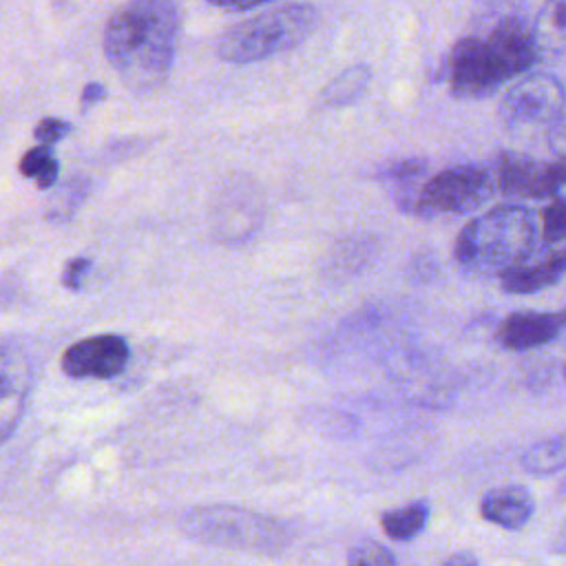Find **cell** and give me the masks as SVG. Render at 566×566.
Instances as JSON below:
<instances>
[{"label":"cell","mask_w":566,"mask_h":566,"mask_svg":"<svg viewBox=\"0 0 566 566\" xmlns=\"http://www.w3.org/2000/svg\"><path fill=\"white\" fill-rule=\"evenodd\" d=\"M347 562L354 566H363V564H374V566H391L398 562L396 553L387 546H382L380 542L374 539H363L358 544H354L347 553Z\"/></svg>","instance_id":"cell-22"},{"label":"cell","mask_w":566,"mask_h":566,"mask_svg":"<svg viewBox=\"0 0 566 566\" xmlns=\"http://www.w3.org/2000/svg\"><path fill=\"white\" fill-rule=\"evenodd\" d=\"M486 42L502 62V66L506 69L511 80L528 71L539 57V46L533 27L515 13L502 15L489 31Z\"/></svg>","instance_id":"cell-11"},{"label":"cell","mask_w":566,"mask_h":566,"mask_svg":"<svg viewBox=\"0 0 566 566\" xmlns=\"http://www.w3.org/2000/svg\"><path fill=\"white\" fill-rule=\"evenodd\" d=\"M91 190V184L84 177H75L66 181L46 203V219L49 221H69L80 203L86 199Z\"/></svg>","instance_id":"cell-20"},{"label":"cell","mask_w":566,"mask_h":566,"mask_svg":"<svg viewBox=\"0 0 566 566\" xmlns=\"http://www.w3.org/2000/svg\"><path fill=\"white\" fill-rule=\"evenodd\" d=\"M424 172H427V159L424 157H405V159H396V161L378 168L376 179L389 181L398 188V186L420 181V177Z\"/></svg>","instance_id":"cell-21"},{"label":"cell","mask_w":566,"mask_h":566,"mask_svg":"<svg viewBox=\"0 0 566 566\" xmlns=\"http://www.w3.org/2000/svg\"><path fill=\"white\" fill-rule=\"evenodd\" d=\"M13 391H22L20 382H18V376L0 369V396H7V394H13Z\"/></svg>","instance_id":"cell-30"},{"label":"cell","mask_w":566,"mask_h":566,"mask_svg":"<svg viewBox=\"0 0 566 566\" xmlns=\"http://www.w3.org/2000/svg\"><path fill=\"white\" fill-rule=\"evenodd\" d=\"M73 130V126L66 119H57V117H44L38 122V126L33 128V135L38 142L42 144H55L60 139H64L69 133Z\"/></svg>","instance_id":"cell-25"},{"label":"cell","mask_w":566,"mask_h":566,"mask_svg":"<svg viewBox=\"0 0 566 566\" xmlns=\"http://www.w3.org/2000/svg\"><path fill=\"white\" fill-rule=\"evenodd\" d=\"M520 464L526 473L533 475H553L566 469V431L553 433L539 442H535L533 447H528L522 458Z\"/></svg>","instance_id":"cell-17"},{"label":"cell","mask_w":566,"mask_h":566,"mask_svg":"<svg viewBox=\"0 0 566 566\" xmlns=\"http://www.w3.org/2000/svg\"><path fill=\"white\" fill-rule=\"evenodd\" d=\"M551 551L559 553V555H566V515L562 517L559 526L555 528V535L551 539Z\"/></svg>","instance_id":"cell-29"},{"label":"cell","mask_w":566,"mask_h":566,"mask_svg":"<svg viewBox=\"0 0 566 566\" xmlns=\"http://www.w3.org/2000/svg\"><path fill=\"white\" fill-rule=\"evenodd\" d=\"M537 221L533 210L515 203L473 217L455 239V261L473 276H502L522 265L535 250Z\"/></svg>","instance_id":"cell-2"},{"label":"cell","mask_w":566,"mask_h":566,"mask_svg":"<svg viewBox=\"0 0 566 566\" xmlns=\"http://www.w3.org/2000/svg\"><path fill=\"white\" fill-rule=\"evenodd\" d=\"M566 108V86L551 73H531L515 82L500 102V122L511 133H535Z\"/></svg>","instance_id":"cell-6"},{"label":"cell","mask_w":566,"mask_h":566,"mask_svg":"<svg viewBox=\"0 0 566 566\" xmlns=\"http://www.w3.org/2000/svg\"><path fill=\"white\" fill-rule=\"evenodd\" d=\"M208 2H212V4H217V7H226V9H232V4H234L237 0H208Z\"/></svg>","instance_id":"cell-33"},{"label":"cell","mask_w":566,"mask_h":566,"mask_svg":"<svg viewBox=\"0 0 566 566\" xmlns=\"http://www.w3.org/2000/svg\"><path fill=\"white\" fill-rule=\"evenodd\" d=\"M104 97H106V88H104L99 82H88V84L84 86V91H82L80 106H82V111H86L88 106L102 102Z\"/></svg>","instance_id":"cell-28"},{"label":"cell","mask_w":566,"mask_h":566,"mask_svg":"<svg viewBox=\"0 0 566 566\" xmlns=\"http://www.w3.org/2000/svg\"><path fill=\"white\" fill-rule=\"evenodd\" d=\"M265 217L261 186L245 175L230 177L217 192L210 226L221 243L237 245L252 239Z\"/></svg>","instance_id":"cell-7"},{"label":"cell","mask_w":566,"mask_h":566,"mask_svg":"<svg viewBox=\"0 0 566 566\" xmlns=\"http://www.w3.org/2000/svg\"><path fill=\"white\" fill-rule=\"evenodd\" d=\"M268 2H272V0H237L234 4H232V9H254V7H261V4H268Z\"/></svg>","instance_id":"cell-32"},{"label":"cell","mask_w":566,"mask_h":566,"mask_svg":"<svg viewBox=\"0 0 566 566\" xmlns=\"http://www.w3.org/2000/svg\"><path fill=\"white\" fill-rule=\"evenodd\" d=\"M22 405H24V389L0 396V442H4L11 436V431L18 427V420L22 416Z\"/></svg>","instance_id":"cell-24"},{"label":"cell","mask_w":566,"mask_h":566,"mask_svg":"<svg viewBox=\"0 0 566 566\" xmlns=\"http://www.w3.org/2000/svg\"><path fill=\"white\" fill-rule=\"evenodd\" d=\"M447 80L455 97L482 99L493 95L511 77L489 46L486 38L467 35L460 38L449 51Z\"/></svg>","instance_id":"cell-8"},{"label":"cell","mask_w":566,"mask_h":566,"mask_svg":"<svg viewBox=\"0 0 566 566\" xmlns=\"http://www.w3.org/2000/svg\"><path fill=\"white\" fill-rule=\"evenodd\" d=\"M533 511H535V502L531 491L517 484L491 489L480 502L482 517L506 531L522 528L533 517Z\"/></svg>","instance_id":"cell-13"},{"label":"cell","mask_w":566,"mask_h":566,"mask_svg":"<svg viewBox=\"0 0 566 566\" xmlns=\"http://www.w3.org/2000/svg\"><path fill=\"white\" fill-rule=\"evenodd\" d=\"M318 24V9L310 2L281 4L232 24L217 40V55L228 64L263 62L296 49Z\"/></svg>","instance_id":"cell-4"},{"label":"cell","mask_w":566,"mask_h":566,"mask_svg":"<svg viewBox=\"0 0 566 566\" xmlns=\"http://www.w3.org/2000/svg\"><path fill=\"white\" fill-rule=\"evenodd\" d=\"M495 186L506 197L544 199L566 186V159L542 161L522 153H500L495 157Z\"/></svg>","instance_id":"cell-9"},{"label":"cell","mask_w":566,"mask_h":566,"mask_svg":"<svg viewBox=\"0 0 566 566\" xmlns=\"http://www.w3.org/2000/svg\"><path fill=\"white\" fill-rule=\"evenodd\" d=\"M429 515H431L429 500H416L405 506L385 511L380 515V526L387 537H391L396 542H409L427 528Z\"/></svg>","instance_id":"cell-15"},{"label":"cell","mask_w":566,"mask_h":566,"mask_svg":"<svg viewBox=\"0 0 566 566\" xmlns=\"http://www.w3.org/2000/svg\"><path fill=\"white\" fill-rule=\"evenodd\" d=\"M548 148L555 153V157L566 159V108L548 128Z\"/></svg>","instance_id":"cell-26"},{"label":"cell","mask_w":566,"mask_h":566,"mask_svg":"<svg viewBox=\"0 0 566 566\" xmlns=\"http://www.w3.org/2000/svg\"><path fill=\"white\" fill-rule=\"evenodd\" d=\"M533 33L539 51L551 53L566 51V0H544L535 15Z\"/></svg>","instance_id":"cell-18"},{"label":"cell","mask_w":566,"mask_h":566,"mask_svg":"<svg viewBox=\"0 0 566 566\" xmlns=\"http://www.w3.org/2000/svg\"><path fill=\"white\" fill-rule=\"evenodd\" d=\"M566 327V310L513 312L495 329V340L511 352H528L555 340Z\"/></svg>","instance_id":"cell-12"},{"label":"cell","mask_w":566,"mask_h":566,"mask_svg":"<svg viewBox=\"0 0 566 566\" xmlns=\"http://www.w3.org/2000/svg\"><path fill=\"white\" fill-rule=\"evenodd\" d=\"M128 343L115 334H99L71 345L62 354V369L71 378H113L128 365Z\"/></svg>","instance_id":"cell-10"},{"label":"cell","mask_w":566,"mask_h":566,"mask_svg":"<svg viewBox=\"0 0 566 566\" xmlns=\"http://www.w3.org/2000/svg\"><path fill=\"white\" fill-rule=\"evenodd\" d=\"M566 274V250H555L533 265H517L504 272L502 290L506 294H535L555 285Z\"/></svg>","instance_id":"cell-14"},{"label":"cell","mask_w":566,"mask_h":566,"mask_svg":"<svg viewBox=\"0 0 566 566\" xmlns=\"http://www.w3.org/2000/svg\"><path fill=\"white\" fill-rule=\"evenodd\" d=\"M91 268V261L80 256V259H73L66 263L64 272H62V283L64 287L69 290H80V283H82V274Z\"/></svg>","instance_id":"cell-27"},{"label":"cell","mask_w":566,"mask_h":566,"mask_svg":"<svg viewBox=\"0 0 566 566\" xmlns=\"http://www.w3.org/2000/svg\"><path fill=\"white\" fill-rule=\"evenodd\" d=\"M371 84V69L367 64H352L340 71L323 91L321 102L329 108H340L358 102Z\"/></svg>","instance_id":"cell-16"},{"label":"cell","mask_w":566,"mask_h":566,"mask_svg":"<svg viewBox=\"0 0 566 566\" xmlns=\"http://www.w3.org/2000/svg\"><path fill=\"white\" fill-rule=\"evenodd\" d=\"M493 175L480 164H458L429 177L424 184L396 188L400 210L418 217L467 214L478 210L493 192Z\"/></svg>","instance_id":"cell-5"},{"label":"cell","mask_w":566,"mask_h":566,"mask_svg":"<svg viewBox=\"0 0 566 566\" xmlns=\"http://www.w3.org/2000/svg\"><path fill=\"white\" fill-rule=\"evenodd\" d=\"M181 531L199 544L270 557L292 542V528L283 520L234 504L195 506L184 513Z\"/></svg>","instance_id":"cell-3"},{"label":"cell","mask_w":566,"mask_h":566,"mask_svg":"<svg viewBox=\"0 0 566 566\" xmlns=\"http://www.w3.org/2000/svg\"><path fill=\"white\" fill-rule=\"evenodd\" d=\"M542 234L546 243L566 241V199L555 197L542 210Z\"/></svg>","instance_id":"cell-23"},{"label":"cell","mask_w":566,"mask_h":566,"mask_svg":"<svg viewBox=\"0 0 566 566\" xmlns=\"http://www.w3.org/2000/svg\"><path fill=\"white\" fill-rule=\"evenodd\" d=\"M442 564H447V566H475V564H480V559L475 555L462 551V553L449 555L447 559H442Z\"/></svg>","instance_id":"cell-31"},{"label":"cell","mask_w":566,"mask_h":566,"mask_svg":"<svg viewBox=\"0 0 566 566\" xmlns=\"http://www.w3.org/2000/svg\"><path fill=\"white\" fill-rule=\"evenodd\" d=\"M20 172L24 177L35 179L40 190L53 188V184L57 179V159L51 150V144L33 146L31 150H27L20 159Z\"/></svg>","instance_id":"cell-19"},{"label":"cell","mask_w":566,"mask_h":566,"mask_svg":"<svg viewBox=\"0 0 566 566\" xmlns=\"http://www.w3.org/2000/svg\"><path fill=\"white\" fill-rule=\"evenodd\" d=\"M177 0H124L106 22L104 53L135 93L159 88L175 62L179 40Z\"/></svg>","instance_id":"cell-1"},{"label":"cell","mask_w":566,"mask_h":566,"mask_svg":"<svg viewBox=\"0 0 566 566\" xmlns=\"http://www.w3.org/2000/svg\"><path fill=\"white\" fill-rule=\"evenodd\" d=\"M564 378H566V365H564Z\"/></svg>","instance_id":"cell-34"}]
</instances>
